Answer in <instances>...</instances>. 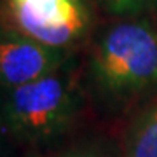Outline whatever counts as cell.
Wrapping results in <instances>:
<instances>
[{"instance_id":"cell-2","label":"cell","mask_w":157,"mask_h":157,"mask_svg":"<svg viewBox=\"0 0 157 157\" xmlns=\"http://www.w3.org/2000/svg\"><path fill=\"white\" fill-rule=\"evenodd\" d=\"M91 73L110 94H133L157 86V33L145 21L113 25L91 54Z\"/></svg>"},{"instance_id":"cell-6","label":"cell","mask_w":157,"mask_h":157,"mask_svg":"<svg viewBox=\"0 0 157 157\" xmlns=\"http://www.w3.org/2000/svg\"><path fill=\"white\" fill-rule=\"evenodd\" d=\"M94 2L115 16H135L157 4V0H94Z\"/></svg>"},{"instance_id":"cell-7","label":"cell","mask_w":157,"mask_h":157,"mask_svg":"<svg viewBox=\"0 0 157 157\" xmlns=\"http://www.w3.org/2000/svg\"><path fill=\"white\" fill-rule=\"evenodd\" d=\"M59 157H115L112 152L101 145H82L65 152Z\"/></svg>"},{"instance_id":"cell-5","label":"cell","mask_w":157,"mask_h":157,"mask_svg":"<svg viewBox=\"0 0 157 157\" xmlns=\"http://www.w3.org/2000/svg\"><path fill=\"white\" fill-rule=\"evenodd\" d=\"M122 157H157V103L133 122Z\"/></svg>"},{"instance_id":"cell-8","label":"cell","mask_w":157,"mask_h":157,"mask_svg":"<svg viewBox=\"0 0 157 157\" xmlns=\"http://www.w3.org/2000/svg\"><path fill=\"white\" fill-rule=\"evenodd\" d=\"M6 135H9L7 128L2 122V117H0V157L4 155V150H6Z\"/></svg>"},{"instance_id":"cell-1","label":"cell","mask_w":157,"mask_h":157,"mask_svg":"<svg viewBox=\"0 0 157 157\" xmlns=\"http://www.w3.org/2000/svg\"><path fill=\"white\" fill-rule=\"evenodd\" d=\"M80 107V96L72 70H59L21 87L2 91L0 117L9 135L37 145L61 136Z\"/></svg>"},{"instance_id":"cell-4","label":"cell","mask_w":157,"mask_h":157,"mask_svg":"<svg viewBox=\"0 0 157 157\" xmlns=\"http://www.w3.org/2000/svg\"><path fill=\"white\" fill-rule=\"evenodd\" d=\"M67 51L45 47L17 30L0 28V89H14L56 72Z\"/></svg>"},{"instance_id":"cell-3","label":"cell","mask_w":157,"mask_h":157,"mask_svg":"<svg viewBox=\"0 0 157 157\" xmlns=\"http://www.w3.org/2000/svg\"><path fill=\"white\" fill-rule=\"evenodd\" d=\"M17 32L56 51H68L91 26L84 0H7Z\"/></svg>"}]
</instances>
